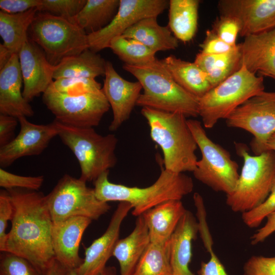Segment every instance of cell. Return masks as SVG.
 I'll list each match as a JSON object with an SVG mask.
<instances>
[{
	"label": "cell",
	"instance_id": "1",
	"mask_svg": "<svg viewBox=\"0 0 275 275\" xmlns=\"http://www.w3.org/2000/svg\"><path fill=\"white\" fill-rule=\"evenodd\" d=\"M7 190L14 212L3 252L26 259L43 273L54 259L51 235L53 221L45 196L37 191Z\"/></svg>",
	"mask_w": 275,
	"mask_h": 275
},
{
	"label": "cell",
	"instance_id": "2",
	"mask_svg": "<svg viewBox=\"0 0 275 275\" xmlns=\"http://www.w3.org/2000/svg\"><path fill=\"white\" fill-rule=\"evenodd\" d=\"M109 171L102 174L93 182L97 197L107 202L119 201L129 203L135 216L143 214L162 203L181 200L194 188L192 179L183 173H175L162 167L157 179L146 187L128 186L111 182Z\"/></svg>",
	"mask_w": 275,
	"mask_h": 275
},
{
	"label": "cell",
	"instance_id": "3",
	"mask_svg": "<svg viewBox=\"0 0 275 275\" xmlns=\"http://www.w3.org/2000/svg\"><path fill=\"white\" fill-rule=\"evenodd\" d=\"M152 140L161 148L164 169L175 173L194 172L198 161V146L188 126L186 117L149 107H142Z\"/></svg>",
	"mask_w": 275,
	"mask_h": 275
},
{
	"label": "cell",
	"instance_id": "4",
	"mask_svg": "<svg viewBox=\"0 0 275 275\" xmlns=\"http://www.w3.org/2000/svg\"><path fill=\"white\" fill-rule=\"evenodd\" d=\"M123 68L140 82L143 90L136 105L187 117L199 116V98L174 79L160 60L139 65L124 64Z\"/></svg>",
	"mask_w": 275,
	"mask_h": 275
},
{
	"label": "cell",
	"instance_id": "5",
	"mask_svg": "<svg viewBox=\"0 0 275 275\" xmlns=\"http://www.w3.org/2000/svg\"><path fill=\"white\" fill-rule=\"evenodd\" d=\"M58 136L76 158L81 171L79 177L94 182L115 166L118 139L114 134L102 135L93 128L76 127L54 120Z\"/></svg>",
	"mask_w": 275,
	"mask_h": 275
},
{
	"label": "cell",
	"instance_id": "6",
	"mask_svg": "<svg viewBox=\"0 0 275 275\" xmlns=\"http://www.w3.org/2000/svg\"><path fill=\"white\" fill-rule=\"evenodd\" d=\"M235 146L243 164L226 203L233 211L242 213L259 205L269 194L275 179V152L267 150L253 156L245 145L236 143Z\"/></svg>",
	"mask_w": 275,
	"mask_h": 275
},
{
	"label": "cell",
	"instance_id": "7",
	"mask_svg": "<svg viewBox=\"0 0 275 275\" xmlns=\"http://www.w3.org/2000/svg\"><path fill=\"white\" fill-rule=\"evenodd\" d=\"M264 91L263 76H257L242 64L230 76L199 99L203 125L212 128L250 98Z\"/></svg>",
	"mask_w": 275,
	"mask_h": 275
},
{
	"label": "cell",
	"instance_id": "8",
	"mask_svg": "<svg viewBox=\"0 0 275 275\" xmlns=\"http://www.w3.org/2000/svg\"><path fill=\"white\" fill-rule=\"evenodd\" d=\"M28 32L29 38L42 49L53 66L89 48L87 34L82 29L47 13L38 11Z\"/></svg>",
	"mask_w": 275,
	"mask_h": 275
},
{
	"label": "cell",
	"instance_id": "9",
	"mask_svg": "<svg viewBox=\"0 0 275 275\" xmlns=\"http://www.w3.org/2000/svg\"><path fill=\"white\" fill-rule=\"evenodd\" d=\"M187 123L202 155L194 176L214 191L229 194L239 176L237 163L227 150L210 140L200 121L188 119Z\"/></svg>",
	"mask_w": 275,
	"mask_h": 275
},
{
	"label": "cell",
	"instance_id": "10",
	"mask_svg": "<svg viewBox=\"0 0 275 275\" xmlns=\"http://www.w3.org/2000/svg\"><path fill=\"white\" fill-rule=\"evenodd\" d=\"M87 182L69 174L61 177L53 189L45 196L46 204L53 222L72 217L82 216L97 220L107 212L111 206L100 200L94 188Z\"/></svg>",
	"mask_w": 275,
	"mask_h": 275
},
{
	"label": "cell",
	"instance_id": "11",
	"mask_svg": "<svg viewBox=\"0 0 275 275\" xmlns=\"http://www.w3.org/2000/svg\"><path fill=\"white\" fill-rule=\"evenodd\" d=\"M42 101L59 122L81 128L98 126L110 105L102 89L98 92L68 95L47 90Z\"/></svg>",
	"mask_w": 275,
	"mask_h": 275
},
{
	"label": "cell",
	"instance_id": "12",
	"mask_svg": "<svg viewBox=\"0 0 275 275\" xmlns=\"http://www.w3.org/2000/svg\"><path fill=\"white\" fill-rule=\"evenodd\" d=\"M227 126L249 132L253 152L258 155L266 151L269 138L275 133V92L255 95L237 107L226 119Z\"/></svg>",
	"mask_w": 275,
	"mask_h": 275
},
{
	"label": "cell",
	"instance_id": "13",
	"mask_svg": "<svg viewBox=\"0 0 275 275\" xmlns=\"http://www.w3.org/2000/svg\"><path fill=\"white\" fill-rule=\"evenodd\" d=\"M167 0H120L117 14L102 29L87 34L89 49L97 52L109 47L111 40L140 20L157 17L169 7Z\"/></svg>",
	"mask_w": 275,
	"mask_h": 275
},
{
	"label": "cell",
	"instance_id": "14",
	"mask_svg": "<svg viewBox=\"0 0 275 275\" xmlns=\"http://www.w3.org/2000/svg\"><path fill=\"white\" fill-rule=\"evenodd\" d=\"M217 7L221 16L238 21L242 37L275 28V0H221Z\"/></svg>",
	"mask_w": 275,
	"mask_h": 275
},
{
	"label": "cell",
	"instance_id": "15",
	"mask_svg": "<svg viewBox=\"0 0 275 275\" xmlns=\"http://www.w3.org/2000/svg\"><path fill=\"white\" fill-rule=\"evenodd\" d=\"M18 120L20 126L18 134L7 144L0 147L2 168L11 166L21 157L41 154L51 140L58 136L54 121L48 124H36L25 117H20Z\"/></svg>",
	"mask_w": 275,
	"mask_h": 275
},
{
	"label": "cell",
	"instance_id": "16",
	"mask_svg": "<svg viewBox=\"0 0 275 275\" xmlns=\"http://www.w3.org/2000/svg\"><path fill=\"white\" fill-rule=\"evenodd\" d=\"M104 77L101 89L113 111L108 129L114 131L129 118L143 88L139 81H129L121 76L109 61L106 63Z\"/></svg>",
	"mask_w": 275,
	"mask_h": 275
},
{
	"label": "cell",
	"instance_id": "17",
	"mask_svg": "<svg viewBox=\"0 0 275 275\" xmlns=\"http://www.w3.org/2000/svg\"><path fill=\"white\" fill-rule=\"evenodd\" d=\"M131 209L128 203L118 204L104 233L85 249L83 262L74 270L78 275H99L104 270L119 239L122 223Z\"/></svg>",
	"mask_w": 275,
	"mask_h": 275
},
{
	"label": "cell",
	"instance_id": "18",
	"mask_svg": "<svg viewBox=\"0 0 275 275\" xmlns=\"http://www.w3.org/2000/svg\"><path fill=\"white\" fill-rule=\"evenodd\" d=\"M23 89L22 94L29 102L43 94L53 81V67L42 49L29 37L18 54Z\"/></svg>",
	"mask_w": 275,
	"mask_h": 275
},
{
	"label": "cell",
	"instance_id": "19",
	"mask_svg": "<svg viewBox=\"0 0 275 275\" xmlns=\"http://www.w3.org/2000/svg\"><path fill=\"white\" fill-rule=\"evenodd\" d=\"M92 220L75 216L53 222L52 243L54 258L67 270H75L83 262L79 255L82 236Z\"/></svg>",
	"mask_w": 275,
	"mask_h": 275
},
{
	"label": "cell",
	"instance_id": "20",
	"mask_svg": "<svg viewBox=\"0 0 275 275\" xmlns=\"http://www.w3.org/2000/svg\"><path fill=\"white\" fill-rule=\"evenodd\" d=\"M23 79L18 54L12 55L0 70V113L14 117H29L34 114L32 107L23 97Z\"/></svg>",
	"mask_w": 275,
	"mask_h": 275
},
{
	"label": "cell",
	"instance_id": "21",
	"mask_svg": "<svg viewBox=\"0 0 275 275\" xmlns=\"http://www.w3.org/2000/svg\"><path fill=\"white\" fill-rule=\"evenodd\" d=\"M244 38L240 44L241 64L252 73L275 79V28Z\"/></svg>",
	"mask_w": 275,
	"mask_h": 275
},
{
	"label": "cell",
	"instance_id": "22",
	"mask_svg": "<svg viewBox=\"0 0 275 275\" xmlns=\"http://www.w3.org/2000/svg\"><path fill=\"white\" fill-rule=\"evenodd\" d=\"M198 231V223L193 213L186 210L169 241L173 275H195L189 264L192 256V241Z\"/></svg>",
	"mask_w": 275,
	"mask_h": 275
},
{
	"label": "cell",
	"instance_id": "23",
	"mask_svg": "<svg viewBox=\"0 0 275 275\" xmlns=\"http://www.w3.org/2000/svg\"><path fill=\"white\" fill-rule=\"evenodd\" d=\"M186 211L181 200H172L159 204L142 214L151 242H168Z\"/></svg>",
	"mask_w": 275,
	"mask_h": 275
},
{
	"label": "cell",
	"instance_id": "24",
	"mask_svg": "<svg viewBox=\"0 0 275 275\" xmlns=\"http://www.w3.org/2000/svg\"><path fill=\"white\" fill-rule=\"evenodd\" d=\"M151 242L147 226L143 215L137 217L133 231L119 239L113 256L119 262L120 275H132L142 256Z\"/></svg>",
	"mask_w": 275,
	"mask_h": 275
},
{
	"label": "cell",
	"instance_id": "25",
	"mask_svg": "<svg viewBox=\"0 0 275 275\" xmlns=\"http://www.w3.org/2000/svg\"><path fill=\"white\" fill-rule=\"evenodd\" d=\"M157 18L149 17L140 20L122 36L140 42L155 53L176 49L178 47V40L168 26L158 24Z\"/></svg>",
	"mask_w": 275,
	"mask_h": 275
},
{
	"label": "cell",
	"instance_id": "26",
	"mask_svg": "<svg viewBox=\"0 0 275 275\" xmlns=\"http://www.w3.org/2000/svg\"><path fill=\"white\" fill-rule=\"evenodd\" d=\"M160 60L175 81L199 99L213 88L205 72L194 62L182 60L174 55Z\"/></svg>",
	"mask_w": 275,
	"mask_h": 275
},
{
	"label": "cell",
	"instance_id": "27",
	"mask_svg": "<svg viewBox=\"0 0 275 275\" xmlns=\"http://www.w3.org/2000/svg\"><path fill=\"white\" fill-rule=\"evenodd\" d=\"M106 61L97 52L88 48L68 57L53 67V78L78 77L95 79L105 73Z\"/></svg>",
	"mask_w": 275,
	"mask_h": 275
},
{
	"label": "cell",
	"instance_id": "28",
	"mask_svg": "<svg viewBox=\"0 0 275 275\" xmlns=\"http://www.w3.org/2000/svg\"><path fill=\"white\" fill-rule=\"evenodd\" d=\"M241 60L238 44L223 53L207 54L200 52L196 55L194 63L205 72L213 88L237 71L241 66Z\"/></svg>",
	"mask_w": 275,
	"mask_h": 275
},
{
	"label": "cell",
	"instance_id": "29",
	"mask_svg": "<svg viewBox=\"0 0 275 275\" xmlns=\"http://www.w3.org/2000/svg\"><path fill=\"white\" fill-rule=\"evenodd\" d=\"M198 0H170L168 26L174 36L184 42L196 34L198 18Z\"/></svg>",
	"mask_w": 275,
	"mask_h": 275
},
{
	"label": "cell",
	"instance_id": "30",
	"mask_svg": "<svg viewBox=\"0 0 275 275\" xmlns=\"http://www.w3.org/2000/svg\"><path fill=\"white\" fill-rule=\"evenodd\" d=\"M37 8L24 12L9 14L0 11V36L3 44L13 53L18 54L29 38L28 32L36 14Z\"/></svg>",
	"mask_w": 275,
	"mask_h": 275
},
{
	"label": "cell",
	"instance_id": "31",
	"mask_svg": "<svg viewBox=\"0 0 275 275\" xmlns=\"http://www.w3.org/2000/svg\"><path fill=\"white\" fill-rule=\"evenodd\" d=\"M119 4L120 0H87L74 22L87 34L98 31L113 20Z\"/></svg>",
	"mask_w": 275,
	"mask_h": 275
},
{
	"label": "cell",
	"instance_id": "32",
	"mask_svg": "<svg viewBox=\"0 0 275 275\" xmlns=\"http://www.w3.org/2000/svg\"><path fill=\"white\" fill-rule=\"evenodd\" d=\"M169 241L164 243L150 242L132 275H173Z\"/></svg>",
	"mask_w": 275,
	"mask_h": 275
},
{
	"label": "cell",
	"instance_id": "33",
	"mask_svg": "<svg viewBox=\"0 0 275 275\" xmlns=\"http://www.w3.org/2000/svg\"><path fill=\"white\" fill-rule=\"evenodd\" d=\"M109 47L124 64L139 65L154 61L155 52L140 42L119 36L113 38Z\"/></svg>",
	"mask_w": 275,
	"mask_h": 275
},
{
	"label": "cell",
	"instance_id": "34",
	"mask_svg": "<svg viewBox=\"0 0 275 275\" xmlns=\"http://www.w3.org/2000/svg\"><path fill=\"white\" fill-rule=\"evenodd\" d=\"M101 84L95 79L68 77L53 80L47 90L68 95H79L101 90Z\"/></svg>",
	"mask_w": 275,
	"mask_h": 275
},
{
	"label": "cell",
	"instance_id": "35",
	"mask_svg": "<svg viewBox=\"0 0 275 275\" xmlns=\"http://www.w3.org/2000/svg\"><path fill=\"white\" fill-rule=\"evenodd\" d=\"M87 0H41L39 11L47 13L74 22V19Z\"/></svg>",
	"mask_w": 275,
	"mask_h": 275
},
{
	"label": "cell",
	"instance_id": "36",
	"mask_svg": "<svg viewBox=\"0 0 275 275\" xmlns=\"http://www.w3.org/2000/svg\"><path fill=\"white\" fill-rule=\"evenodd\" d=\"M0 275H43L26 259L12 253L0 255Z\"/></svg>",
	"mask_w": 275,
	"mask_h": 275
},
{
	"label": "cell",
	"instance_id": "37",
	"mask_svg": "<svg viewBox=\"0 0 275 275\" xmlns=\"http://www.w3.org/2000/svg\"><path fill=\"white\" fill-rule=\"evenodd\" d=\"M44 180L43 176H20L0 168V186L6 190L24 188L36 191L40 188Z\"/></svg>",
	"mask_w": 275,
	"mask_h": 275
},
{
	"label": "cell",
	"instance_id": "38",
	"mask_svg": "<svg viewBox=\"0 0 275 275\" xmlns=\"http://www.w3.org/2000/svg\"><path fill=\"white\" fill-rule=\"evenodd\" d=\"M275 212V179L267 198L256 207L242 213V219L250 228L257 227L263 220Z\"/></svg>",
	"mask_w": 275,
	"mask_h": 275
},
{
	"label": "cell",
	"instance_id": "39",
	"mask_svg": "<svg viewBox=\"0 0 275 275\" xmlns=\"http://www.w3.org/2000/svg\"><path fill=\"white\" fill-rule=\"evenodd\" d=\"M213 32L227 44L235 46L237 45V37L240 33V26L234 18L220 16L214 22Z\"/></svg>",
	"mask_w": 275,
	"mask_h": 275
},
{
	"label": "cell",
	"instance_id": "40",
	"mask_svg": "<svg viewBox=\"0 0 275 275\" xmlns=\"http://www.w3.org/2000/svg\"><path fill=\"white\" fill-rule=\"evenodd\" d=\"M14 209L10 196L7 190L0 191V251H4L7 237L6 229L9 221H12Z\"/></svg>",
	"mask_w": 275,
	"mask_h": 275
},
{
	"label": "cell",
	"instance_id": "41",
	"mask_svg": "<svg viewBox=\"0 0 275 275\" xmlns=\"http://www.w3.org/2000/svg\"><path fill=\"white\" fill-rule=\"evenodd\" d=\"M245 275H275V256H252L245 263Z\"/></svg>",
	"mask_w": 275,
	"mask_h": 275
},
{
	"label": "cell",
	"instance_id": "42",
	"mask_svg": "<svg viewBox=\"0 0 275 275\" xmlns=\"http://www.w3.org/2000/svg\"><path fill=\"white\" fill-rule=\"evenodd\" d=\"M200 46L201 48V52L207 54L225 53L231 50L236 46H232L227 44L212 30L206 31L205 38Z\"/></svg>",
	"mask_w": 275,
	"mask_h": 275
},
{
	"label": "cell",
	"instance_id": "43",
	"mask_svg": "<svg viewBox=\"0 0 275 275\" xmlns=\"http://www.w3.org/2000/svg\"><path fill=\"white\" fill-rule=\"evenodd\" d=\"M41 0H1V11L9 13L16 14L24 12L34 8H39Z\"/></svg>",
	"mask_w": 275,
	"mask_h": 275
},
{
	"label": "cell",
	"instance_id": "44",
	"mask_svg": "<svg viewBox=\"0 0 275 275\" xmlns=\"http://www.w3.org/2000/svg\"><path fill=\"white\" fill-rule=\"evenodd\" d=\"M18 122L17 118L0 115V147L7 144L14 139L13 136Z\"/></svg>",
	"mask_w": 275,
	"mask_h": 275
},
{
	"label": "cell",
	"instance_id": "45",
	"mask_svg": "<svg viewBox=\"0 0 275 275\" xmlns=\"http://www.w3.org/2000/svg\"><path fill=\"white\" fill-rule=\"evenodd\" d=\"M210 253V259L207 262H202L199 275H228L224 265L214 254L212 244L206 246Z\"/></svg>",
	"mask_w": 275,
	"mask_h": 275
},
{
	"label": "cell",
	"instance_id": "46",
	"mask_svg": "<svg viewBox=\"0 0 275 275\" xmlns=\"http://www.w3.org/2000/svg\"><path fill=\"white\" fill-rule=\"evenodd\" d=\"M265 225L260 228L251 238L252 244H256L264 241L272 233L275 232V212L269 215L267 217Z\"/></svg>",
	"mask_w": 275,
	"mask_h": 275
},
{
	"label": "cell",
	"instance_id": "47",
	"mask_svg": "<svg viewBox=\"0 0 275 275\" xmlns=\"http://www.w3.org/2000/svg\"><path fill=\"white\" fill-rule=\"evenodd\" d=\"M67 269L55 258L43 272V275H66Z\"/></svg>",
	"mask_w": 275,
	"mask_h": 275
},
{
	"label": "cell",
	"instance_id": "48",
	"mask_svg": "<svg viewBox=\"0 0 275 275\" xmlns=\"http://www.w3.org/2000/svg\"><path fill=\"white\" fill-rule=\"evenodd\" d=\"M13 54L3 44H0V70L7 64Z\"/></svg>",
	"mask_w": 275,
	"mask_h": 275
},
{
	"label": "cell",
	"instance_id": "49",
	"mask_svg": "<svg viewBox=\"0 0 275 275\" xmlns=\"http://www.w3.org/2000/svg\"><path fill=\"white\" fill-rule=\"evenodd\" d=\"M66 275H78L74 270H67ZM99 275H117L114 266H106Z\"/></svg>",
	"mask_w": 275,
	"mask_h": 275
},
{
	"label": "cell",
	"instance_id": "50",
	"mask_svg": "<svg viewBox=\"0 0 275 275\" xmlns=\"http://www.w3.org/2000/svg\"><path fill=\"white\" fill-rule=\"evenodd\" d=\"M271 150L275 152V133L268 140L266 145V151Z\"/></svg>",
	"mask_w": 275,
	"mask_h": 275
}]
</instances>
